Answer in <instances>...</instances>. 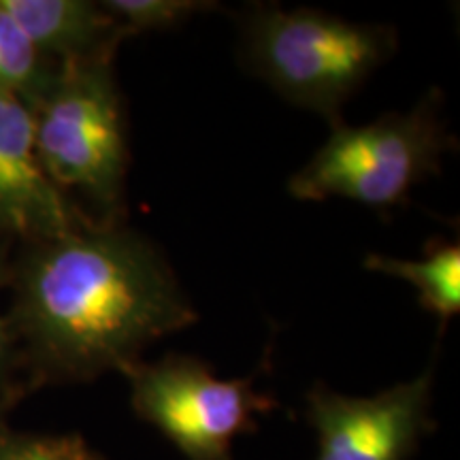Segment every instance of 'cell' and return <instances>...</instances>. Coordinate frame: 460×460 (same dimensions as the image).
Returning <instances> with one entry per match:
<instances>
[{
    "label": "cell",
    "instance_id": "3",
    "mask_svg": "<svg viewBox=\"0 0 460 460\" xmlns=\"http://www.w3.org/2000/svg\"><path fill=\"white\" fill-rule=\"evenodd\" d=\"M452 147L441 92L430 90L405 113H384L362 126H332L324 146L290 177L288 190L296 200L345 199L386 211L439 172Z\"/></svg>",
    "mask_w": 460,
    "mask_h": 460
},
{
    "label": "cell",
    "instance_id": "1",
    "mask_svg": "<svg viewBox=\"0 0 460 460\" xmlns=\"http://www.w3.org/2000/svg\"><path fill=\"white\" fill-rule=\"evenodd\" d=\"M37 247L17 320L58 371L126 373L146 345L199 320L158 245L122 222H90Z\"/></svg>",
    "mask_w": 460,
    "mask_h": 460
},
{
    "label": "cell",
    "instance_id": "12",
    "mask_svg": "<svg viewBox=\"0 0 460 460\" xmlns=\"http://www.w3.org/2000/svg\"><path fill=\"white\" fill-rule=\"evenodd\" d=\"M0 460H90V454L73 437H26L0 447Z\"/></svg>",
    "mask_w": 460,
    "mask_h": 460
},
{
    "label": "cell",
    "instance_id": "5",
    "mask_svg": "<svg viewBox=\"0 0 460 460\" xmlns=\"http://www.w3.org/2000/svg\"><path fill=\"white\" fill-rule=\"evenodd\" d=\"M124 376L137 416L188 460H230L234 439L254 430L256 413L278 405L256 393L252 379H220L192 356L141 360Z\"/></svg>",
    "mask_w": 460,
    "mask_h": 460
},
{
    "label": "cell",
    "instance_id": "4",
    "mask_svg": "<svg viewBox=\"0 0 460 460\" xmlns=\"http://www.w3.org/2000/svg\"><path fill=\"white\" fill-rule=\"evenodd\" d=\"M41 94L32 118L45 172L99 205L102 222H119L130 152L111 60L68 62Z\"/></svg>",
    "mask_w": 460,
    "mask_h": 460
},
{
    "label": "cell",
    "instance_id": "6",
    "mask_svg": "<svg viewBox=\"0 0 460 460\" xmlns=\"http://www.w3.org/2000/svg\"><path fill=\"white\" fill-rule=\"evenodd\" d=\"M433 367L373 396H345L314 386L309 422L318 435L315 460H407L427 433Z\"/></svg>",
    "mask_w": 460,
    "mask_h": 460
},
{
    "label": "cell",
    "instance_id": "10",
    "mask_svg": "<svg viewBox=\"0 0 460 460\" xmlns=\"http://www.w3.org/2000/svg\"><path fill=\"white\" fill-rule=\"evenodd\" d=\"M49 79L41 71V54L0 3V94H31L45 90Z\"/></svg>",
    "mask_w": 460,
    "mask_h": 460
},
{
    "label": "cell",
    "instance_id": "7",
    "mask_svg": "<svg viewBox=\"0 0 460 460\" xmlns=\"http://www.w3.org/2000/svg\"><path fill=\"white\" fill-rule=\"evenodd\" d=\"M85 224L43 169L32 109L0 94V228L39 243Z\"/></svg>",
    "mask_w": 460,
    "mask_h": 460
},
{
    "label": "cell",
    "instance_id": "9",
    "mask_svg": "<svg viewBox=\"0 0 460 460\" xmlns=\"http://www.w3.org/2000/svg\"><path fill=\"white\" fill-rule=\"evenodd\" d=\"M367 271L399 278L416 288L422 309L437 315L441 326L460 312V245L458 241H439L427 247L420 261L369 254L365 258Z\"/></svg>",
    "mask_w": 460,
    "mask_h": 460
},
{
    "label": "cell",
    "instance_id": "8",
    "mask_svg": "<svg viewBox=\"0 0 460 460\" xmlns=\"http://www.w3.org/2000/svg\"><path fill=\"white\" fill-rule=\"evenodd\" d=\"M15 24L41 56L68 62L113 60L118 45L130 34L88 0H0Z\"/></svg>",
    "mask_w": 460,
    "mask_h": 460
},
{
    "label": "cell",
    "instance_id": "2",
    "mask_svg": "<svg viewBox=\"0 0 460 460\" xmlns=\"http://www.w3.org/2000/svg\"><path fill=\"white\" fill-rule=\"evenodd\" d=\"M393 26L358 24L324 11L256 4L241 22L245 66L281 99L341 122L345 101L396 54Z\"/></svg>",
    "mask_w": 460,
    "mask_h": 460
},
{
    "label": "cell",
    "instance_id": "11",
    "mask_svg": "<svg viewBox=\"0 0 460 460\" xmlns=\"http://www.w3.org/2000/svg\"><path fill=\"white\" fill-rule=\"evenodd\" d=\"M101 4L130 37L152 31H169L186 24L194 15L216 11L214 3L203 0H107Z\"/></svg>",
    "mask_w": 460,
    "mask_h": 460
}]
</instances>
